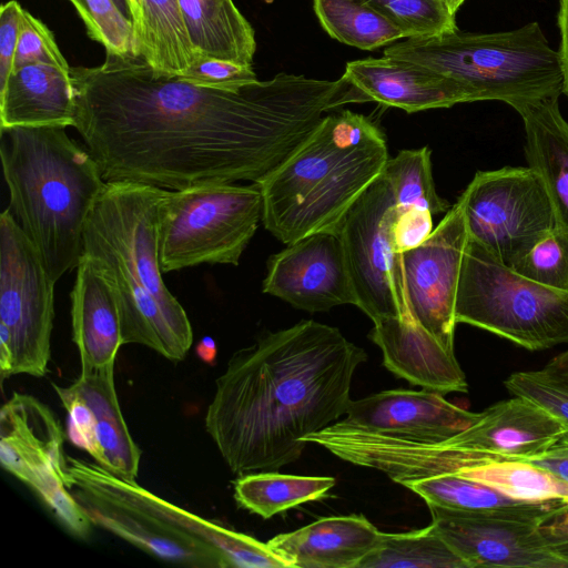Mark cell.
<instances>
[{
    "instance_id": "5",
    "label": "cell",
    "mask_w": 568,
    "mask_h": 568,
    "mask_svg": "<svg viewBox=\"0 0 568 568\" xmlns=\"http://www.w3.org/2000/svg\"><path fill=\"white\" fill-rule=\"evenodd\" d=\"M0 132L9 209L57 283L77 268L85 223L108 182L88 148L71 139L65 126Z\"/></svg>"
},
{
    "instance_id": "36",
    "label": "cell",
    "mask_w": 568,
    "mask_h": 568,
    "mask_svg": "<svg viewBox=\"0 0 568 568\" xmlns=\"http://www.w3.org/2000/svg\"><path fill=\"white\" fill-rule=\"evenodd\" d=\"M392 20L406 38H425L456 31V19L445 0H366Z\"/></svg>"
},
{
    "instance_id": "25",
    "label": "cell",
    "mask_w": 568,
    "mask_h": 568,
    "mask_svg": "<svg viewBox=\"0 0 568 568\" xmlns=\"http://www.w3.org/2000/svg\"><path fill=\"white\" fill-rule=\"evenodd\" d=\"M558 100L523 103L515 110L524 123L528 166L545 185L556 225L568 231V122L560 112Z\"/></svg>"
},
{
    "instance_id": "17",
    "label": "cell",
    "mask_w": 568,
    "mask_h": 568,
    "mask_svg": "<svg viewBox=\"0 0 568 568\" xmlns=\"http://www.w3.org/2000/svg\"><path fill=\"white\" fill-rule=\"evenodd\" d=\"M262 291L311 313L355 305L338 231L311 234L272 255Z\"/></svg>"
},
{
    "instance_id": "2",
    "label": "cell",
    "mask_w": 568,
    "mask_h": 568,
    "mask_svg": "<svg viewBox=\"0 0 568 568\" xmlns=\"http://www.w3.org/2000/svg\"><path fill=\"white\" fill-rule=\"evenodd\" d=\"M367 354L338 328L311 320L233 354L216 379L204 425L235 475L296 462L302 439L345 416Z\"/></svg>"
},
{
    "instance_id": "21",
    "label": "cell",
    "mask_w": 568,
    "mask_h": 568,
    "mask_svg": "<svg viewBox=\"0 0 568 568\" xmlns=\"http://www.w3.org/2000/svg\"><path fill=\"white\" fill-rule=\"evenodd\" d=\"M368 336L382 349L384 366L396 376L444 395L467 392L455 353L414 320L384 318L374 323Z\"/></svg>"
},
{
    "instance_id": "34",
    "label": "cell",
    "mask_w": 568,
    "mask_h": 568,
    "mask_svg": "<svg viewBox=\"0 0 568 568\" xmlns=\"http://www.w3.org/2000/svg\"><path fill=\"white\" fill-rule=\"evenodd\" d=\"M510 267L541 285L568 292V231L555 225L541 234Z\"/></svg>"
},
{
    "instance_id": "23",
    "label": "cell",
    "mask_w": 568,
    "mask_h": 568,
    "mask_svg": "<svg viewBox=\"0 0 568 568\" xmlns=\"http://www.w3.org/2000/svg\"><path fill=\"white\" fill-rule=\"evenodd\" d=\"M71 317L81 371L115 365L123 345L118 303L104 274L87 255L81 256L77 266Z\"/></svg>"
},
{
    "instance_id": "40",
    "label": "cell",
    "mask_w": 568,
    "mask_h": 568,
    "mask_svg": "<svg viewBox=\"0 0 568 568\" xmlns=\"http://www.w3.org/2000/svg\"><path fill=\"white\" fill-rule=\"evenodd\" d=\"M392 240L398 254L423 244L433 233V214L428 210L396 205L392 224Z\"/></svg>"
},
{
    "instance_id": "10",
    "label": "cell",
    "mask_w": 568,
    "mask_h": 568,
    "mask_svg": "<svg viewBox=\"0 0 568 568\" xmlns=\"http://www.w3.org/2000/svg\"><path fill=\"white\" fill-rule=\"evenodd\" d=\"M54 282L11 210L0 215V373L43 377L51 357Z\"/></svg>"
},
{
    "instance_id": "35",
    "label": "cell",
    "mask_w": 568,
    "mask_h": 568,
    "mask_svg": "<svg viewBox=\"0 0 568 568\" xmlns=\"http://www.w3.org/2000/svg\"><path fill=\"white\" fill-rule=\"evenodd\" d=\"M82 19L88 36L106 53L138 57L134 29L113 0H68Z\"/></svg>"
},
{
    "instance_id": "20",
    "label": "cell",
    "mask_w": 568,
    "mask_h": 568,
    "mask_svg": "<svg viewBox=\"0 0 568 568\" xmlns=\"http://www.w3.org/2000/svg\"><path fill=\"white\" fill-rule=\"evenodd\" d=\"M568 429L532 402L514 396L484 412L465 430L443 440L458 448L508 459H531L545 453Z\"/></svg>"
},
{
    "instance_id": "28",
    "label": "cell",
    "mask_w": 568,
    "mask_h": 568,
    "mask_svg": "<svg viewBox=\"0 0 568 568\" xmlns=\"http://www.w3.org/2000/svg\"><path fill=\"white\" fill-rule=\"evenodd\" d=\"M134 37L136 55L158 74L182 75L193 61L179 0H141Z\"/></svg>"
},
{
    "instance_id": "7",
    "label": "cell",
    "mask_w": 568,
    "mask_h": 568,
    "mask_svg": "<svg viewBox=\"0 0 568 568\" xmlns=\"http://www.w3.org/2000/svg\"><path fill=\"white\" fill-rule=\"evenodd\" d=\"M385 57L414 62L466 87L474 101L496 100L516 108L559 98L562 73L538 22L520 28L474 33L458 29L389 44Z\"/></svg>"
},
{
    "instance_id": "41",
    "label": "cell",
    "mask_w": 568,
    "mask_h": 568,
    "mask_svg": "<svg viewBox=\"0 0 568 568\" xmlns=\"http://www.w3.org/2000/svg\"><path fill=\"white\" fill-rule=\"evenodd\" d=\"M23 10L17 0H10L0 8V87L13 71Z\"/></svg>"
},
{
    "instance_id": "6",
    "label": "cell",
    "mask_w": 568,
    "mask_h": 568,
    "mask_svg": "<svg viewBox=\"0 0 568 568\" xmlns=\"http://www.w3.org/2000/svg\"><path fill=\"white\" fill-rule=\"evenodd\" d=\"M65 485L92 525L161 560L193 568H290L267 542L183 509L67 456Z\"/></svg>"
},
{
    "instance_id": "38",
    "label": "cell",
    "mask_w": 568,
    "mask_h": 568,
    "mask_svg": "<svg viewBox=\"0 0 568 568\" xmlns=\"http://www.w3.org/2000/svg\"><path fill=\"white\" fill-rule=\"evenodd\" d=\"M37 63L55 65L67 71L71 70L51 30L24 9L13 70Z\"/></svg>"
},
{
    "instance_id": "43",
    "label": "cell",
    "mask_w": 568,
    "mask_h": 568,
    "mask_svg": "<svg viewBox=\"0 0 568 568\" xmlns=\"http://www.w3.org/2000/svg\"><path fill=\"white\" fill-rule=\"evenodd\" d=\"M557 22L560 36L558 54L562 73V93L568 98V0H559Z\"/></svg>"
},
{
    "instance_id": "19",
    "label": "cell",
    "mask_w": 568,
    "mask_h": 568,
    "mask_svg": "<svg viewBox=\"0 0 568 568\" xmlns=\"http://www.w3.org/2000/svg\"><path fill=\"white\" fill-rule=\"evenodd\" d=\"M343 75L368 101L407 113L475 102L471 92L458 81L420 64L385 55L351 61Z\"/></svg>"
},
{
    "instance_id": "15",
    "label": "cell",
    "mask_w": 568,
    "mask_h": 568,
    "mask_svg": "<svg viewBox=\"0 0 568 568\" xmlns=\"http://www.w3.org/2000/svg\"><path fill=\"white\" fill-rule=\"evenodd\" d=\"M114 366L82 372L69 386L53 384L65 408L67 433L73 445L114 476L135 481L141 449L133 440L121 412Z\"/></svg>"
},
{
    "instance_id": "16",
    "label": "cell",
    "mask_w": 568,
    "mask_h": 568,
    "mask_svg": "<svg viewBox=\"0 0 568 568\" xmlns=\"http://www.w3.org/2000/svg\"><path fill=\"white\" fill-rule=\"evenodd\" d=\"M432 525L468 568H568L546 545L540 524L428 506Z\"/></svg>"
},
{
    "instance_id": "8",
    "label": "cell",
    "mask_w": 568,
    "mask_h": 568,
    "mask_svg": "<svg viewBox=\"0 0 568 568\" xmlns=\"http://www.w3.org/2000/svg\"><path fill=\"white\" fill-rule=\"evenodd\" d=\"M456 323L528 351L568 344V292L534 282L468 240L456 294Z\"/></svg>"
},
{
    "instance_id": "26",
    "label": "cell",
    "mask_w": 568,
    "mask_h": 568,
    "mask_svg": "<svg viewBox=\"0 0 568 568\" xmlns=\"http://www.w3.org/2000/svg\"><path fill=\"white\" fill-rule=\"evenodd\" d=\"M403 486L420 496L428 506L488 513L540 525L568 506L561 501H519L456 473L425 477Z\"/></svg>"
},
{
    "instance_id": "27",
    "label": "cell",
    "mask_w": 568,
    "mask_h": 568,
    "mask_svg": "<svg viewBox=\"0 0 568 568\" xmlns=\"http://www.w3.org/2000/svg\"><path fill=\"white\" fill-rule=\"evenodd\" d=\"M194 53L252 64L255 32L233 0H179Z\"/></svg>"
},
{
    "instance_id": "45",
    "label": "cell",
    "mask_w": 568,
    "mask_h": 568,
    "mask_svg": "<svg viewBox=\"0 0 568 568\" xmlns=\"http://www.w3.org/2000/svg\"><path fill=\"white\" fill-rule=\"evenodd\" d=\"M196 355L206 364H214L217 355L215 341L210 336H204L195 346Z\"/></svg>"
},
{
    "instance_id": "24",
    "label": "cell",
    "mask_w": 568,
    "mask_h": 568,
    "mask_svg": "<svg viewBox=\"0 0 568 568\" xmlns=\"http://www.w3.org/2000/svg\"><path fill=\"white\" fill-rule=\"evenodd\" d=\"M71 70L37 63L16 69L0 87V131L17 126H74Z\"/></svg>"
},
{
    "instance_id": "49",
    "label": "cell",
    "mask_w": 568,
    "mask_h": 568,
    "mask_svg": "<svg viewBox=\"0 0 568 568\" xmlns=\"http://www.w3.org/2000/svg\"><path fill=\"white\" fill-rule=\"evenodd\" d=\"M565 436H567V437H568V432L565 434Z\"/></svg>"
},
{
    "instance_id": "1",
    "label": "cell",
    "mask_w": 568,
    "mask_h": 568,
    "mask_svg": "<svg viewBox=\"0 0 568 568\" xmlns=\"http://www.w3.org/2000/svg\"><path fill=\"white\" fill-rule=\"evenodd\" d=\"M74 129L106 182L166 190L251 181L273 172L325 113L365 102L345 77L277 73L239 90L155 73L140 57L106 53L71 68Z\"/></svg>"
},
{
    "instance_id": "11",
    "label": "cell",
    "mask_w": 568,
    "mask_h": 568,
    "mask_svg": "<svg viewBox=\"0 0 568 568\" xmlns=\"http://www.w3.org/2000/svg\"><path fill=\"white\" fill-rule=\"evenodd\" d=\"M64 433L54 413L32 395L13 393L0 413V460L73 536L87 538L91 521L65 485Z\"/></svg>"
},
{
    "instance_id": "9",
    "label": "cell",
    "mask_w": 568,
    "mask_h": 568,
    "mask_svg": "<svg viewBox=\"0 0 568 568\" xmlns=\"http://www.w3.org/2000/svg\"><path fill=\"white\" fill-rule=\"evenodd\" d=\"M263 217L256 183L166 190L159 224L163 273L200 264L239 265Z\"/></svg>"
},
{
    "instance_id": "47",
    "label": "cell",
    "mask_w": 568,
    "mask_h": 568,
    "mask_svg": "<svg viewBox=\"0 0 568 568\" xmlns=\"http://www.w3.org/2000/svg\"><path fill=\"white\" fill-rule=\"evenodd\" d=\"M119 10L132 21L129 0H113ZM133 24V23H132Z\"/></svg>"
},
{
    "instance_id": "30",
    "label": "cell",
    "mask_w": 568,
    "mask_h": 568,
    "mask_svg": "<svg viewBox=\"0 0 568 568\" xmlns=\"http://www.w3.org/2000/svg\"><path fill=\"white\" fill-rule=\"evenodd\" d=\"M456 474L519 501L568 504V483L527 459H493Z\"/></svg>"
},
{
    "instance_id": "4",
    "label": "cell",
    "mask_w": 568,
    "mask_h": 568,
    "mask_svg": "<svg viewBox=\"0 0 568 568\" xmlns=\"http://www.w3.org/2000/svg\"><path fill=\"white\" fill-rule=\"evenodd\" d=\"M383 132L365 115L342 110L315 130L256 183L264 227L284 244L336 231L388 161Z\"/></svg>"
},
{
    "instance_id": "33",
    "label": "cell",
    "mask_w": 568,
    "mask_h": 568,
    "mask_svg": "<svg viewBox=\"0 0 568 568\" xmlns=\"http://www.w3.org/2000/svg\"><path fill=\"white\" fill-rule=\"evenodd\" d=\"M430 154L427 146L402 150L386 162L383 175L392 187L398 207L428 210L433 215L446 213L452 207L436 192Z\"/></svg>"
},
{
    "instance_id": "48",
    "label": "cell",
    "mask_w": 568,
    "mask_h": 568,
    "mask_svg": "<svg viewBox=\"0 0 568 568\" xmlns=\"http://www.w3.org/2000/svg\"><path fill=\"white\" fill-rule=\"evenodd\" d=\"M446 6L448 7L449 11L456 16V12L460 8V6L465 2V0H445Z\"/></svg>"
},
{
    "instance_id": "14",
    "label": "cell",
    "mask_w": 568,
    "mask_h": 568,
    "mask_svg": "<svg viewBox=\"0 0 568 568\" xmlns=\"http://www.w3.org/2000/svg\"><path fill=\"white\" fill-rule=\"evenodd\" d=\"M469 240L462 196L430 236L400 254L404 290L412 317L454 353L455 303Z\"/></svg>"
},
{
    "instance_id": "22",
    "label": "cell",
    "mask_w": 568,
    "mask_h": 568,
    "mask_svg": "<svg viewBox=\"0 0 568 568\" xmlns=\"http://www.w3.org/2000/svg\"><path fill=\"white\" fill-rule=\"evenodd\" d=\"M365 516H331L267 541L290 568H358L382 541Z\"/></svg>"
},
{
    "instance_id": "42",
    "label": "cell",
    "mask_w": 568,
    "mask_h": 568,
    "mask_svg": "<svg viewBox=\"0 0 568 568\" xmlns=\"http://www.w3.org/2000/svg\"><path fill=\"white\" fill-rule=\"evenodd\" d=\"M548 548L568 567V506L539 526Z\"/></svg>"
},
{
    "instance_id": "32",
    "label": "cell",
    "mask_w": 568,
    "mask_h": 568,
    "mask_svg": "<svg viewBox=\"0 0 568 568\" xmlns=\"http://www.w3.org/2000/svg\"><path fill=\"white\" fill-rule=\"evenodd\" d=\"M358 568H468L429 524L408 532H383L379 546Z\"/></svg>"
},
{
    "instance_id": "39",
    "label": "cell",
    "mask_w": 568,
    "mask_h": 568,
    "mask_svg": "<svg viewBox=\"0 0 568 568\" xmlns=\"http://www.w3.org/2000/svg\"><path fill=\"white\" fill-rule=\"evenodd\" d=\"M176 77L195 85L220 90H239L257 81L252 64L215 59L200 53H194L189 69Z\"/></svg>"
},
{
    "instance_id": "37",
    "label": "cell",
    "mask_w": 568,
    "mask_h": 568,
    "mask_svg": "<svg viewBox=\"0 0 568 568\" xmlns=\"http://www.w3.org/2000/svg\"><path fill=\"white\" fill-rule=\"evenodd\" d=\"M504 385L510 394L538 405L568 429V385L551 377L542 368L513 373Z\"/></svg>"
},
{
    "instance_id": "13",
    "label": "cell",
    "mask_w": 568,
    "mask_h": 568,
    "mask_svg": "<svg viewBox=\"0 0 568 568\" xmlns=\"http://www.w3.org/2000/svg\"><path fill=\"white\" fill-rule=\"evenodd\" d=\"M396 202L382 174L352 205L339 233L356 304L373 323L414 320L407 306L400 254L392 240Z\"/></svg>"
},
{
    "instance_id": "18",
    "label": "cell",
    "mask_w": 568,
    "mask_h": 568,
    "mask_svg": "<svg viewBox=\"0 0 568 568\" xmlns=\"http://www.w3.org/2000/svg\"><path fill=\"white\" fill-rule=\"evenodd\" d=\"M479 413L448 402L443 393L390 389L351 400L346 425L416 442L446 440L473 425Z\"/></svg>"
},
{
    "instance_id": "44",
    "label": "cell",
    "mask_w": 568,
    "mask_h": 568,
    "mask_svg": "<svg viewBox=\"0 0 568 568\" xmlns=\"http://www.w3.org/2000/svg\"><path fill=\"white\" fill-rule=\"evenodd\" d=\"M542 369L551 377L568 385V348L550 359Z\"/></svg>"
},
{
    "instance_id": "29",
    "label": "cell",
    "mask_w": 568,
    "mask_h": 568,
    "mask_svg": "<svg viewBox=\"0 0 568 568\" xmlns=\"http://www.w3.org/2000/svg\"><path fill=\"white\" fill-rule=\"evenodd\" d=\"M335 484V478L328 476L258 471L239 477L234 484V498L241 507L268 519L304 503L324 498Z\"/></svg>"
},
{
    "instance_id": "12",
    "label": "cell",
    "mask_w": 568,
    "mask_h": 568,
    "mask_svg": "<svg viewBox=\"0 0 568 568\" xmlns=\"http://www.w3.org/2000/svg\"><path fill=\"white\" fill-rule=\"evenodd\" d=\"M460 196L469 239L508 266L556 225L545 185L528 165L477 171Z\"/></svg>"
},
{
    "instance_id": "3",
    "label": "cell",
    "mask_w": 568,
    "mask_h": 568,
    "mask_svg": "<svg viewBox=\"0 0 568 568\" xmlns=\"http://www.w3.org/2000/svg\"><path fill=\"white\" fill-rule=\"evenodd\" d=\"M165 192L143 183L108 182L85 223L82 255L111 285L123 344H140L176 362L190 351L193 331L162 278L159 224Z\"/></svg>"
},
{
    "instance_id": "31",
    "label": "cell",
    "mask_w": 568,
    "mask_h": 568,
    "mask_svg": "<svg viewBox=\"0 0 568 568\" xmlns=\"http://www.w3.org/2000/svg\"><path fill=\"white\" fill-rule=\"evenodd\" d=\"M313 8L323 29L347 45L375 50L406 38L366 0H313Z\"/></svg>"
},
{
    "instance_id": "46",
    "label": "cell",
    "mask_w": 568,
    "mask_h": 568,
    "mask_svg": "<svg viewBox=\"0 0 568 568\" xmlns=\"http://www.w3.org/2000/svg\"><path fill=\"white\" fill-rule=\"evenodd\" d=\"M130 10H131V18L133 23V29L138 24L140 19V6L141 0H129Z\"/></svg>"
}]
</instances>
